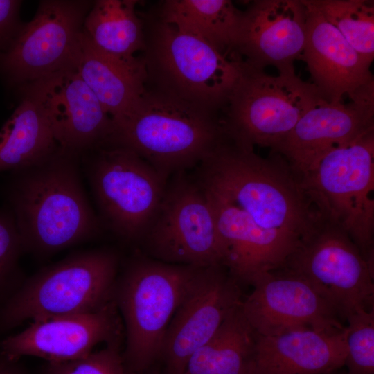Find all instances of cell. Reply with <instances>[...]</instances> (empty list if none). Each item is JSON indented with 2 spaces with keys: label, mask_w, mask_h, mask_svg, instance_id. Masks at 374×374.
Wrapping results in <instances>:
<instances>
[{
  "label": "cell",
  "mask_w": 374,
  "mask_h": 374,
  "mask_svg": "<svg viewBox=\"0 0 374 374\" xmlns=\"http://www.w3.org/2000/svg\"><path fill=\"white\" fill-rule=\"evenodd\" d=\"M62 150L77 154L109 142L113 122L75 67L27 84Z\"/></svg>",
  "instance_id": "obj_14"
},
{
  "label": "cell",
  "mask_w": 374,
  "mask_h": 374,
  "mask_svg": "<svg viewBox=\"0 0 374 374\" xmlns=\"http://www.w3.org/2000/svg\"><path fill=\"white\" fill-rule=\"evenodd\" d=\"M347 333L346 326L336 332L304 327L256 334L254 374H330L344 366Z\"/></svg>",
  "instance_id": "obj_20"
},
{
  "label": "cell",
  "mask_w": 374,
  "mask_h": 374,
  "mask_svg": "<svg viewBox=\"0 0 374 374\" xmlns=\"http://www.w3.org/2000/svg\"><path fill=\"white\" fill-rule=\"evenodd\" d=\"M144 31L146 87L222 112L239 75V60L158 17L144 24Z\"/></svg>",
  "instance_id": "obj_4"
},
{
  "label": "cell",
  "mask_w": 374,
  "mask_h": 374,
  "mask_svg": "<svg viewBox=\"0 0 374 374\" xmlns=\"http://www.w3.org/2000/svg\"><path fill=\"white\" fill-rule=\"evenodd\" d=\"M87 175L101 222L126 242L139 243L154 218L167 179L134 151L106 143L93 149Z\"/></svg>",
  "instance_id": "obj_10"
},
{
  "label": "cell",
  "mask_w": 374,
  "mask_h": 374,
  "mask_svg": "<svg viewBox=\"0 0 374 374\" xmlns=\"http://www.w3.org/2000/svg\"><path fill=\"white\" fill-rule=\"evenodd\" d=\"M374 127V93L345 103L321 99L309 109L271 152L300 179L330 150Z\"/></svg>",
  "instance_id": "obj_18"
},
{
  "label": "cell",
  "mask_w": 374,
  "mask_h": 374,
  "mask_svg": "<svg viewBox=\"0 0 374 374\" xmlns=\"http://www.w3.org/2000/svg\"><path fill=\"white\" fill-rule=\"evenodd\" d=\"M195 168L206 187L294 251L323 220L300 179L276 153L260 157L228 136Z\"/></svg>",
  "instance_id": "obj_1"
},
{
  "label": "cell",
  "mask_w": 374,
  "mask_h": 374,
  "mask_svg": "<svg viewBox=\"0 0 374 374\" xmlns=\"http://www.w3.org/2000/svg\"><path fill=\"white\" fill-rule=\"evenodd\" d=\"M307 8L306 39L303 56L312 84L321 98L338 103L374 93L372 64L358 53L311 3Z\"/></svg>",
  "instance_id": "obj_19"
},
{
  "label": "cell",
  "mask_w": 374,
  "mask_h": 374,
  "mask_svg": "<svg viewBox=\"0 0 374 374\" xmlns=\"http://www.w3.org/2000/svg\"><path fill=\"white\" fill-rule=\"evenodd\" d=\"M256 341L240 305L190 356L183 374H254Z\"/></svg>",
  "instance_id": "obj_24"
},
{
  "label": "cell",
  "mask_w": 374,
  "mask_h": 374,
  "mask_svg": "<svg viewBox=\"0 0 374 374\" xmlns=\"http://www.w3.org/2000/svg\"><path fill=\"white\" fill-rule=\"evenodd\" d=\"M346 374H374V308L347 317Z\"/></svg>",
  "instance_id": "obj_27"
},
{
  "label": "cell",
  "mask_w": 374,
  "mask_h": 374,
  "mask_svg": "<svg viewBox=\"0 0 374 374\" xmlns=\"http://www.w3.org/2000/svg\"><path fill=\"white\" fill-rule=\"evenodd\" d=\"M24 250L11 211H0V299L6 295Z\"/></svg>",
  "instance_id": "obj_29"
},
{
  "label": "cell",
  "mask_w": 374,
  "mask_h": 374,
  "mask_svg": "<svg viewBox=\"0 0 374 374\" xmlns=\"http://www.w3.org/2000/svg\"><path fill=\"white\" fill-rule=\"evenodd\" d=\"M251 285L241 310L258 335L304 327L326 332L346 328L328 303L297 276L283 269L265 272Z\"/></svg>",
  "instance_id": "obj_15"
},
{
  "label": "cell",
  "mask_w": 374,
  "mask_h": 374,
  "mask_svg": "<svg viewBox=\"0 0 374 374\" xmlns=\"http://www.w3.org/2000/svg\"><path fill=\"white\" fill-rule=\"evenodd\" d=\"M90 3L46 0L22 26L1 56V66L14 82L29 84L73 68Z\"/></svg>",
  "instance_id": "obj_12"
},
{
  "label": "cell",
  "mask_w": 374,
  "mask_h": 374,
  "mask_svg": "<svg viewBox=\"0 0 374 374\" xmlns=\"http://www.w3.org/2000/svg\"><path fill=\"white\" fill-rule=\"evenodd\" d=\"M199 268L163 262L143 253L129 262L114 294L125 324L122 356L129 374L143 372L161 358L168 325Z\"/></svg>",
  "instance_id": "obj_5"
},
{
  "label": "cell",
  "mask_w": 374,
  "mask_h": 374,
  "mask_svg": "<svg viewBox=\"0 0 374 374\" xmlns=\"http://www.w3.org/2000/svg\"><path fill=\"white\" fill-rule=\"evenodd\" d=\"M362 56L374 59V3L366 0H310Z\"/></svg>",
  "instance_id": "obj_26"
},
{
  "label": "cell",
  "mask_w": 374,
  "mask_h": 374,
  "mask_svg": "<svg viewBox=\"0 0 374 374\" xmlns=\"http://www.w3.org/2000/svg\"><path fill=\"white\" fill-rule=\"evenodd\" d=\"M143 254L175 265H222L223 247L206 188L181 171L167 181L157 211L139 242Z\"/></svg>",
  "instance_id": "obj_9"
},
{
  "label": "cell",
  "mask_w": 374,
  "mask_h": 374,
  "mask_svg": "<svg viewBox=\"0 0 374 374\" xmlns=\"http://www.w3.org/2000/svg\"><path fill=\"white\" fill-rule=\"evenodd\" d=\"M136 0H98L83 24V32L99 51L132 60L145 48L144 24L137 15Z\"/></svg>",
  "instance_id": "obj_25"
},
{
  "label": "cell",
  "mask_w": 374,
  "mask_h": 374,
  "mask_svg": "<svg viewBox=\"0 0 374 374\" xmlns=\"http://www.w3.org/2000/svg\"><path fill=\"white\" fill-rule=\"evenodd\" d=\"M119 258L113 251L73 254L14 291L0 308V330L99 310L114 300Z\"/></svg>",
  "instance_id": "obj_6"
},
{
  "label": "cell",
  "mask_w": 374,
  "mask_h": 374,
  "mask_svg": "<svg viewBox=\"0 0 374 374\" xmlns=\"http://www.w3.org/2000/svg\"><path fill=\"white\" fill-rule=\"evenodd\" d=\"M242 300L240 284L224 265L199 268L166 332L161 357L166 374H183L190 356L215 335Z\"/></svg>",
  "instance_id": "obj_13"
},
{
  "label": "cell",
  "mask_w": 374,
  "mask_h": 374,
  "mask_svg": "<svg viewBox=\"0 0 374 374\" xmlns=\"http://www.w3.org/2000/svg\"><path fill=\"white\" fill-rule=\"evenodd\" d=\"M42 374H129L125 366L120 341L107 344L96 352L74 360L49 363L44 368Z\"/></svg>",
  "instance_id": "obj_28"
},
{
  "label": "cell",
  "mask_w": 374,
  "mask_h": 374,
  "mask_svg": "<svg viewBox=\"0 0 374 374\" xmlns=\"http://www.w3.org/2000/svg\"><path fill=\"white\" fill-rule=\"evenodd\" d=\"M309 283L341 321L374 301V265L340 226L323 219L283 267Z\"/></svg>",
  "instance_id": "obj_11"
},
{
  "label": "cell",
  "mask_w": 374,
  "mask_h": 374,
  "mask_svg": "<svg viewBox=\"0 0 374 374\" xmlns=\"http://www.w3.org/2000/svg\"><path fill=\"white\" fill-rule=\"evenodd\" d=\"M112 122L109 143L134 151L167 180L197 167L228 137L222 112L148 87Z\"/></svg>",
  "instance_id": "obj_3"
},
{
  "label": "cell",
  "mask_w": 374,
  "mask_h": 374,
  "mask_svg": "<svg viewBox=\"0 0 374 374\" xmlns=\"http://www.w3.org/2000/svg\"><path fill=\"white\" fill-rule=\"evenodd\" d=\"M330 374H346L345 371H339V370L335 371Z\"/></svg>",
  "instance_id": "obj_32"
},
{
  "label": "cell",
  "mask_w": 374,
  "mask_h": 374,
  "mask_svg": "<svg viewBox=\"0 0 374 374\" xmlns=\"http://www.w3.org/2000/svg\"><path fill=\"white\" fill-rule=\"evenodd\" d=\"M0 374H28L17 361L11 360L0 353Z\"/></svg>",
  "instance_id": "obj_31"
},
{
  "label": "cell",
  "mask_w": 374,
  "mask_h": 374,
  "mask_svg": "<svg viewBox=\"0 0 374 374\" xmlns=\"http://www.w3.org/2000/svg\"><path fill=\"white\" fill-rule=\"evenodd\" d=\"M300 181L321 217L374 265V127L326 152Z\"/></svg>",
  "instance_id": "obj_7"
},
{
  "label": "cell",
  "mask_w": 374,
  "mask_h": 374,
  "mask_svg": "<svg viewBox=\"0 0 374 374\" xmlns=\"http://www.w3.org/2000/svg\"><path fill=\"white\" fill-rule=\"evenodd\" d=\"M242 12L229 0H166L157 17L231 56Z\"/></svg>",
  "instance_id": "obj_23"
},
{
  "label": "cell",
  "mask_w": 374,
  "mask_h": 374,
  "mask_svg": "<svg viewBox=\"0 0 374 374\" xmlns=\"http://www.w3.org/2000/svg\"><path fill=\"white\" fill-rule=\"evenodd\" d=\"M120 323L115 299L96 311L33 321L23 331L0 343L9 359L35 356L49 363L84 357L99 343L119 341Z\"/></svg>",
  "instance_id": "obj_17"
},
{
  "label": "cell",
  "mask_w": 374,
  "mask_h": 374,
  "mask_svg": "<svg viewBox=\"0 0 374 374\" xmlns=\"http://www.w3.org/2000/svg\"><path fill=\"white\" fill-rule=\"evenodd\" d=\"M58 148L42 107L25 94L0 130V172L31 167Z\"/></svg>",
  "instance_id": "obj_22"
},
{
  "label": "cell",
  "mask_w": 374,
  "mask_h": 374,
  "mask_svg": "<svg viewBox=\"0 0 374 374\" xmlns=\"http://www.w3.org/2000/svg\"><path fill=\"white\" fill-rule=\"evenodd\" d=\"M302 0H256L242 11L231 55L254 67L294 73L306 39Z\"/></svg>",
  "instance_id": "obj_16"
},
{
  "label": "cell",
  "mask_w": 374,
  "mask_h": 374,
  "mask_svg": "<svg viewBox=\"0 0 374 374\" xmlns=\"http://www.w3.org/2000/svg\"><path fill=\"white\" fill-rule=\"evenodd\" d=\"M238 60L239 75L222 110L226 132L244 145L272 150L322 98L295 73L272 75Z\"/></svg>",
  "instance_id": "obj_8"
},
{
  "label": "cell",
  "mask_w": 374,
  "mask_h": 374,
  "mask_svg": "<svg viewBox=\"0 0 374 374\" xmlns=\"http://www.w3.org/2000/svg\"><path fill=\"white\" fill-rule=\"evenodd\" d=\"M20 5V1L0 0V50L9 46L21 27L18 21Z\"/></svg>",
  "instance_id": "obj_30"
},
{
  "label": "cell",
  "mask_w": 374,
  "mask_h": 374,
  "mask_svg": "<svg viewBox=\"0 0 374 374\" xmlns=\"http://www.w3.org/2000/svg\"><path fill=\"white\" fill-rule=\"evenodd\" d=\"M74 67L112 120L130 109L146 89L142 56L124 60L107 55L91 44L83 30Z\"/></svg>",
  "instance_id": "obj_21"
},
{
  "label": "cell",
  "mask_w": 374,
  "mask_h": 374,
  "mask_svg": "<svg viewBox=\"0 0 374 374\" xmlns=\"http://www.w3.org/2000/svg\"><path fill=\"white\" fill-rule=\"evenodd\" d=\"M76 154L61 149L12 172L8 190L24 249L53 253L97 235L101 221L84 191Z\"/></svg>",
  "instance_id": "obj_2"
}]
</instances>
